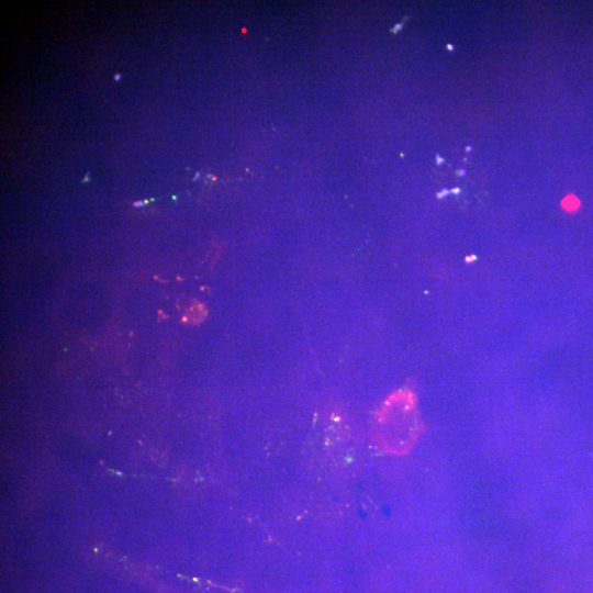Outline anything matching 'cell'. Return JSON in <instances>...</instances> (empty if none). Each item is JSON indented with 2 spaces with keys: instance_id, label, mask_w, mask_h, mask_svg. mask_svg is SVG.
I'll return each instance as SVG.
<instances>
[{
  "instance_id": "6da1fadb",
  "label": "cell",
  "mask_w": 593,
  "mask_h": 593,
  "mask_svg": "<svg viewBox=\"0 0 593 593\" xmlns=\"http://www.w3.org/2000/svg\"><path fill=\"white\" fill-rule=\"evenodd\" d=\"M421 433L415 399L399 391L382 405L376 424V439L389 454L403 455L411 450Z\"/></svg>"
},
{
  "instance_id": "7a4b0ae2",
  "label": "cell",
  "mask_w": 593,
  "mask_h": 593,
  "mask_svg": "<svg viewBox=\"0 0 593 593\" xmlns=\"http://www.w3.org/2000/svg\"><path fill=\"white\" fill-rule=\"evenodd\" d=\"M561 205L566 211L572 212V211H575L580 206V201L574 195H567L562 200Z\"/></svg>"
},
{
  "instance_id": "3957f363",
  "label": "cell",
  "mask_w": 593,
  "mask_h": 593,
  "mask_svg": "<svg viewBox=\"0 0 593 593\" xmlns=\"http://www.w3.org/2000/svg\"><path fill=\"white\" fill-rule=\"evenodd\" d=\"M89 175H90V171H87L86 177H85L81 181H82V182L89 181Z\"/></svg>"
},
{
  "instance_id": "277c9868",
  "label": "cell",
  "mask_w": 593,
  "mask_h": 593,
  "mask_svg": "<svg viewBox=\"0 0 593 593\" xmlns=\"http://www.w3.org/2000/svg\"><path fill=\"white\" fill-rule=\"evenodd\" d=\"M114 79H115V80L121 79V75H120V74H115Z\"/></svg>"
}]
</instances>
